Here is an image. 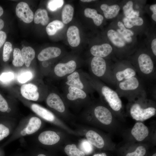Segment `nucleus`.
I'll return each instance as SVG.
<instances>
[{
    "instance_id": "obj_1",
    "label": "nucleus",
    "mask_w": 156,
    "mask_h": 156,
    "mask_svg": "<svg viewBox=\"0 0 156 156\" xmlns=\"http://www.w3.org/2000/svg\"><path fill=\"white\" fill-rule=\"evenodd\" d=\"M127 111L128 115L132 119L142 122L155 115L156 103L147 98L146 96L140 97L129 102Z\"/></svg>"
},
{
    "instance_id": "obj_2",
    "label": "nucleus",
    "mask_w": 156,
    "mask_h": 156,
    "mask_svg": "<svg viewBox=\"0 0 156 156\" xmlns=\"http://www.w3.org/2000/svg\"><path fill=\"white\" fill-rule=\"evenodd\" d=\"M148 127L141 122H136L132 127L125 129L122 133L125 142L156 144L155 125Z\"/></svg>"
},
{
    "instance_id": "obj_3",
    "label": "nucleus",
    "mask_w": 156,
    "mask_h": 156,
    "mask_svg": "<svg viewBox=\"0 0 156 156\" xmlns=\"http://www.w3.org/2000/svg\"><path fill=\"white\" fill-rule=\"evenodd\" d=\"M42 125L41 119L36 116H31L21 119L3 145L23 137L35 134L39 131Z\"/></svg>"
},
{
    "instance_id": "obj_4",
    "label": "nucleus",
    "mask_w": 156,
    "mask_h": 156,
    "mask_svg": "<svg viewBox=\"0 0 156 156\" xmlns=\"http://www.w3.org/2000/svg\"><path fill=\"white\" fill-rule=\"evenodd\" d=\"M116 86V91L119 96L126 98L129 102L146 96L142 82L137 75L117 83Z\"/></svg>"
},
{
    "instance_id": "obj_5",
    "label": "nucleus",
    "mask_w": 156,
    "mask_h": 156,
    "mask_svg": "<svg viewBox=\"0 0 156 156\" xmlns=\"http://www.w3.org/2000/svg\"><path fill=\"white\" fill-rule=\"evenodd\" d=\"M100 93L105 101V105L122 122H125L126 114L124 111L123 104L117 92L105 85L99 86Z\"/></svg>"
},
{
    "instance_id": "obj_6",
    "label": "nucleus",
    "mask_w": 156,
    "mask_h": 156,
    "mask_svg": "<svg viewBox=\"0 0 156 156\" xmlns=\"http://www.w3.org/2000/svg\"><path fill=\"white\" fill-rule=\"evenodd\" d=\"M93 74L99 78L105 77L106 81L110 84L116 85L112 73V70L107 68L105 59L102 57L94 56L90 64Z\"/></svg>"
},
{
    "instance_id": "obj_7",
    "label": "nucleus",
    "mask_w": 156,
    "mask_h": 156,
    "mask_svg": "<svg viewBox=\"0 0 156 156\" xmlns=\"http://www.w3.org/2000/svg\"><path fill=\"white\" fill-rule=\"evenodd\" d=\"M137 73L144 79H153L155 76L154 64L151 57L145 53L140 54L138 58Z\"/></svg>"
},
{
    "instance_id": "obj_8",
    "label": "nucleus",
    "mask_w": 156,
    "mask_h": 156,
    "mask_svg": "<svg viewBox=\"0 0 156 156\" xmlns=\"http://www.w3.org/2000/svg\"><path fill=\"white\" fill-rule=\"evenodd\" d=\"M86 136L87 140L97 148L101 149L107 147L112 149L115 148V144L109 135L103 136L94 130H90L87 132Z\"/></svg>"
},
{
    "instance_id": "obj_9",
    "label": "nucleus",
    "mask_w": 156,
    "mask_h": 156,
    "mask_svg": "<svg viewBox=\"0 0 156 156\" xmlns=\"http://www.w3.org/2000/svg\"><path fill=\"white\" fill-rule=\"evenodd\" d=\"M34 142L46 146H51L57 143L60 140L59 135L55 131L47 130L35 134Z\"/></svg>"
},
{
    "instance_id": "obj_10",
    "label": "nucleus",
    "mask_w": 156,
    "mask_h": 156,
    "mask_svg": "<svg viewBox=\"0 0 156 156\" xmlns=\"http://www.w3.org/2000/svg\"><path fill=\"white\" fill-rule=\"evenodd\" d=\"M17 124L16 119L0 117V142L11 135Z\"/></svg>"
},
{
    "instance_id": "obj_11",
    "label": "nucleus",
    "mask_w": 156,
    "mask_h": 156,
    "mask_svg": "<svg viewBox=\"0 0 156 156\" xmlns=\"http://www.w3.org/2000/svg\"><path fill=\"white\" fill-rule=\"evenodd\" d=\"M112 73L116 85L118 82L137 76V72L135 68L127 66L115 67Z\"/></svg>"
},
{
    "instance_id": "obj_12",
    "label": "nucleus",
    "mask_w": 156,
    "mask_h": 156,
    "mask_svg": "<svg viewBox=\"0 0 156 156\" xmlns=\"http://www.w3.org/2000/svg\"><path fill=\"white\" fill-rule=\"evenodd\" d=\"M17 16L24 22L29 23L34 19V13L28 4L25 2H21L17 5L16 9Z\"/></svg>"
},
{
    "instance_id": "obj_13",
    "label": "nucleus",
    "mask_w": 156,
    "mask_h": 156,
    "mask_svg": "<svg viewBox=\"0 0 156 156\" xmlns=\"http://www.w3.org/2000/svg\"><path fill=\"white\" fill-rule=\"evenodd\" d=\"M20 90L22 95L27 100L37 101L39 98L38 88L33 84L29 83L23 85L21 88Z\"/></svg>"
},
{
    "instance_id": "obj_14",
    "label": "nucleus",
    "mask_w": 156,
    "mask_h": 156,
    "mask_svg": "<svg viewBox=\"0 0 156 156\" xmlns=\"http://www.w3.org/2000/svg\"><path fill=\"white\" fill-rule=\"evenodd\" d=\"M76 67V62L71 60L66 63L57 64L54 68V71L57 76L62 77L74 72Z\"/></svg>"
},
{
    "instance_id": "obj_15",
    "label": "nucleus",
    "mask_w": 156,
    "mask_h": 156,
    "mask_svg": "<svg viewBox=\"0 0 156 156\" xmlns=\"http://www.w3.org/2000/svg\"><path fill=\"white\" fill-rule=\"evenodd\" d=\"M46 103L50 107L61 113L65 110L64 104L60 97L57 94L52 93L49 94L46 99Z\"/></svg>"
},
{
    "instance_id": "obj_16",
    "label": "nucleus",
    "mask_w": 156,
    "mask_h": 156,
    "mask_svg": "<svg viewBox=\"0 0 156 156\" xmlns=\"http://www.w3.org/2000/svg\"><path fill=\"white\" fill-rule=\"evenodd\" d=\"M30 107L39 118L50 122H53L55 120V116L51 112L39 105L32 103L30 105Z\"/></svg>"
},
{
    "instance_id": "obj_17",
    "label": "nucleus",
    "mask_w": 156,
    "mask_h": 156,
    "mask_svg": "<svg viewBox=\"0 0 156 156\" xmlns=\"http://www.w3.org/2000/svg\"><path fill=\"white\" fill-rule=\"evenodd\" d=\"M126 142L131 149L129 143ZM131 142L132 143L133 149L131 150V151L127 152L125 156H145L147 148L148 146L153 145L149 143Z\"/></svg>"
},
{
    "instance_id": "obj_18",
    "label": "nucleus",
    "mask_w": 156,
    "mask_h": 156,
    "mask_svg": "<svg viewBox=\"0 0 156 156\" xmlns=\"http://www.w3.org/2000/svg\"><path fill=\"white\" fill-rule=\"evenodd\" d=\"M61 53L59 48L49 47L41 51L38 56V59L40 61H44L59 56Z\"/></svg>"
},
{
    "instance_id": "obj_19",
    "label": "nucleus",
    "mask_w": 156,
    "mask_h": 156,
    "mask_svg": "<svg viewBox=\"0 0 156 156\" xmlns=\"http://www.w3.org/2000/svg\"><path fill=\"white\" fill-rule=\"evenodd\" d=\"M112 50V48L109 44L104 43L100 45L93 46L90 49V51L94 56L103 58L111 54Z\"/></svg>"
},
{
    "instance_id": "obj_20",
    "label": "nucleus",
    "mask_w": 156,
    "mask_h": 156,
    "mask_svg": "<svg viewBox=\"0 0 156 156\" xmlns=\"http://www.w3.org/2000/svg\"><path fill=\"white\" fill-rule=\"evenodd\" d=\"M68 42L72 47L78 46L80 42L79 31L78 28L75 26H71L67 32Z\"/></svg>"
},
{
    "instance_id": "obj_21",
    "label": "nucleus",
    "mask_w": 156,
    "mask_h": 156,
    "mask_svg": "<svg viewBox=\"0 0 156 156\" xmlns=\"http://www.w3.org/2000/svg\"><path fill=\"white\" fill-rule=\"evenodd\" d=\"M100 8L103 12L105 17L107 19H111L115 17L120 10L119 6L116 4L108 5L103 4L101 5Z\"/></svg>"
},
{
    "instance_id": "obj_22",
    "label": "nucleus",
    "mask_w": 156,
    "mask_h": 156,
    "mask_svg": "<svg viewBox=\"0 0 156 156\" xmlns=\"http://www.w3.org/2000/svg\"><path fill=\"white\" fill-rule=\"evenodd\" d=\"M67 98L69 100L74 101L79 99H83L87 96L86 93L82 89L69 86Z\"/></svg>"
},
{
    "instance_id": "obj_23",
    "label": "nucleus",
    "mask_w": 156,
    "mask_h": 156,
    "mask_svg": "<svg viewBox=\"0 0 156 156\" xmlns=\"http://www.w3.org/2000/svg\"><path fill=\"white\" fill-rule=\"evenodd\" d=\"M12 109L8 102L0 94V117L16 118L11 114L12 113Z\"/></svg>"
},
{
    "instance_id": "obj_24",
    "label": "nucleus",
    "mask_w": 156,
    "mask_h": 156,
    "mask_svg": "<svg viewBox=\"0 0 156 156\" xmlns=\"http://www.w3.org/2000/svg\"><path fill=\"white\" fill-rule=\"evenodd\" d=\"M66 83L69 86L76 87L83 89L84 85L81 80L80 75L77 71H74L70 74L67 77Z\"/></svg>"
},
{
    "instance_id": "obj_25",
    "label": "nucleus",
    "mask_w": 156,
    "mask_h": 156,
    "mask_svg": "<svg viewBox=\"0 0 156 156\" xmlns=\"http://www.w3.org/2000/svg\"><path fill=\"white\" fill-rule=\"evenodd\" d=\"M84 14L86 17L92 18L94 24L97 26L101 25L103 22V16L98 14L94 9L87 8L84 10Z\"/></svg>"
},
{
    "instance_id": "obj_26",
    "label": "nucleus",
    "mask_w": 156,
    "mask_h": 156,
    "mask_svg": "<svg viewBox=\"0 0 156 156\" xmlns=\"http://www.w3.org/2000/svg\"><path fill=\"white\" fill-rule=\"evenodd\" d=\"M21 53L25 66L29 67L35 57V51L31 47H24L21 50Z\"/></svg>"
},
{
    "instance_id": "obj_27",
    "label": "nucleus",
    "mask_w": 156,
    "mask_h": 156,
    "mask_svg": "<svg viewBox=\"0 0 156 156\" xmlns=\"http://www.w3.org/2000/svg\"><path fill=\"white\" fill-rule=\"evenodd\" d=\"M34 21L36 24L40 23L43 26L47 25L49 22V18L46 10L40 8L37 9L35 14Z\"/></svg>"
},
{
    "instance_id": "obj_28",
    "label": "nucleus",
    "mask_w": 156,
    "mask_h": 156,
    "mask_svg": "<svg viewBox=\"0 0 156 156\" xmlns=\"http://www.w3.org/2000/svg\"><path fill=\"white\" fill-rule=\"evenodd\" d=\"M107 36L111 42L115 46L122 47L125 45V42L119 34L114 29H111L107 32Z\"/></svg>"
},
{
    "instance_id": "obj_29",
    "label": "nucleus",
    "mask_w": 156,
    "mask_h": 156,
    "mask_svg": "<svg viewBox=\"0 0 156 156\" xmlns=\"http://www.w3.org/2000/svg\"><path fill=\"white\" fill-rule=\"evenodd\" d=\"M64 26V23L58 20H55L50 23L46 27V30L47 34L49 36L55 34L60 29Z\"/></svg>"
},
{
    "instance_id": "obj_30",
    "label": "nucleus",
    "mask_w": 156,
    "mask_h": 156,
    "mask_svg": "<svg viewBox=\"0 0 156 156\" xmlns=\"http://www.w3.org/2000/svg\"><path fill=\"white\" fill-rule=\"evenodd\" d=\"M74 8L69 4H67L63 7L62 12V22L67 24L71 21L73 18Z\"/></svg>"
},
{
    "instance_id": "obj_31",
    "label": "nucleus",
    "mask_w": 156,
    "mask_h": 156,
    "mask_svg": "<svg viewBox=\"0 0 156 156\" xmlns=\"http://www.w3.org/2000/svg\"><path fill=\"white\" fill-rule=\"evenodd\" d=\"M133 3L131 1H128L123 7V10L125 17L133 18L139 17V11L134 10L133 8Z\"/></svg>"
},
{
    "instance_id": "obj_32",
    "label": "nucleus",
    "mask_w": 156,
    "mask_h": 156,
    "mask_svg": "<svg viewBox=\"0 0 156 156\" xmlns=\"http://www.w3.org/2000/svg\"><path fill=\"white\" fill-rule=\"evenodd\" d=\"M123 21L125 26L128 28H131L135 26H141L144 23L143 19L140 17L133 18L125 17L123 18Z\"/></svg>"
},
{
    "instance_id": "obj_33",
    "label": "nucleus",
    "mask_w": 156,
    "mask_h": 156,
    "mask_svg": "<svg viewBox=\"0 0 156 156\" xmlns=\"http://www.w3.org/2000/svg\"><path fill=\"white\" fill-rule=\"evenodd\" d=\"M64 150L68 156H85V153L79 150L74 144L66 145Z\"/></svg>"
},
{
    "instance_id": "obj_34",
    "label": "nucleus",
    "mask_w": 156,
    "mask_h": 156,
    "mask_svg": "<svg viewBox=\"0 0 156 156\" xmlns=\"http://www.w3.org/2000/svg\"><path fill=\"white\" fill-rule=\"evenodd\" d=\"M13 58L12 63L14 66L20 67L23 65L24 61L22 56L21 51L19 48H16L14 49Z\"/></svg>"
},
{
    "instance_id": "obj_35",
    "label": "nucleus",
    "mask_w": 156,
    "mask_h": 156,
    "mask_svg": "<svg viewBox=\"0 0 156 156\" xmlns=\"http://www.w3.org/2000/svg\"><path fill=\"white\" fill-rule=\"evenodd\" d=\"M12 50V44L9 42H6L4 44L3 52V60L4 62H6L9 60Z\"/></svg>"
},
{
    "instance_id": "obj_36",
    "label": "nucleus",
    "mask_w": 156,
    "mask_h": 156,
    "mask_svg": "<svg viewBox=\"0 0 156 156\" xmlns=\"http://www.w3.org/2000/svg\"><path fill=\"white\" fill-rule=\"evenodd\" d=\"M64 3L63 0H50L48 2L47 7L50 10L54 11L61 8Z\"/></svg>"
},
{
    "instance_id": "obj_37",
    "label": "nucleus",
    "mask_w": 156,
    "mask_h": 156,
    "mask_svg": "<svg viewBox=\"0 0 156 156\" xmlns=\"http://www.w3.org/2000/svg\"><path fill=\"white\" fill-rule=\"evenodd\" d=\"M80 147L82 151L87 154H90L93 151L92 145L87 140L82 141L80 144Z\"/></svg>"
},
{
    "instance_id": "obj_38",
    "label": "nucleus",
    "mask_w": 156,
    "mask_h": 156,
    "mask_svg": "<svg viewBox=\"0 0 156 156\" xmlns=\"http://www.w3.org/2000/svg\"><path fill=\"white\" fill-rule=\"evenodd\" d=\"M32 76V75L31 73L29 72H25L21 74L18 76V79L20 82L24 83L30 79Z\"/></svg>"
},
{
    "instance_id": "obj_39",
    "label": "nucleus",
    "mask_w": 156,
    "mask_h": 156,
    "mask_svg": "<svg viewBox=\"0 0 156 156\" xmlns=\"http://www.w3.org/2000/svg\"><path fill=\"white\" fill-rule=\"evenodd\" d=\"M118 25L120 29L124 34L131 36L134 35V33L132 31L127 29L124 24L121 21H119L118 22Z\"/></svg>"
},
{
    "instance_id": "obj_40",
    "label": "nucleus",
    "mask_w": 156,
    "mask_h": 156,
    "mask_svg": "<svg viewBox=\"0 0 156 156\" xmlns=\"http://www.w3.org/2000/svg\"><path fill=\"white\" fill-rule=\"evenodd\" d=\"M14 77V74L11 72L4 73L0 76V80L7 81L12 79Z\"/></svg>"
},
{
    "instance_id": "obj_41",
    "label": "nucleus",
    "mask_w": 156,
    "mask_h": 156,
    "mask_svg": "<svg viewBox=\"0 0 156 156\" xmlns=\"http://www.w3.org/2000/svg\"><path fill=\"white\" fill-rule=\"evenodd\" d=\"M117 32L120 34L124 39L128 42H130L132 41V38L131 36L124 34L120 29L117 30Z\"/></svg>"
},
{
    "instance_id": "obj_42",
    "label": "nucleus",
    "mask_w": 156,
    "mask_h": 156,
    "mask_svg": "<svg viewBox=\"0 0 156 156\" xmlns=\"http://www.w3.org/2000/svg\"><path fill=\"white\" fill-rule=\"evenodd\" d=\"M7 38L5 33L2 31H0V49L5 43Z\"/></svg>"
},
{
    "instance_id": "obj_43",
    "label": "nucleus",
    "mask_w": 156,
    "mask_h": 156,
    "mask_svg": "<svg viewBox=\"0 0 156 156\" xmlns=\"http://www.w3.org/2000/svg\"><path fill=\"white\" fill-rule=\"evenodd\" d=\"M150 9L153 12L152 18L155 22L156 21V4L152 5L150 6Z\"/></svg>"
},
{
    "instance_id": "obj_44",
    "label": "nucleus",
    "mask_w": 156,
    "mask_h": 156,
    "mask_svg": "<svg viewBox=\"0 0 156 156\" xmlns=\"http://www.w3.org/2000/svg\"><path fill=\"white\" fill-rule=\"evenodd\" d=\"M151 48L153 54L156 55V39H154L152 41L151 44Z\"/></svg>"
},
{
    "instance_id": "obj_45",
    "label": "nucleus",
    "mask_w": 156,
    "mask_h": 156,
    "mask_svg": "<svg viewBox=\"0 0 156 156\" xmlns=\"http://www.w3.org/2000/svg\"><path fill=\"white\" fill-rule=\"evenodd\" d=\"M4 25V23L3 20L0 18V31L3 29Z\"/></svg>"
},
{
    "instance_id": "obj_46",
    "label": "nucleus",
    "mask_w": 156,
    "mask_h": 156,
    "mask_svg": "<svg viewBox=\"0 0 156 156\" xmlns=\"http://www.w3.org/2000/svg\"><path fill=\"white\" fill-rule=\"evenodd\" d=\"M93 156H107V155L105 153H101L96 154Z\"/></svg>"
},
{
    "instance_id": "obj_47",
    "label": "nucleus",
    "mask_w": 156,
    "mask_h": 156,
    "mask_svg": "<svg viewBox=\"0 0 156 156\" xmlns=\"http://www.w3.org/2000/svg\"><path fill=\"white\" fill-rule=\"evenodd\" d=\"M3 8L1 6H0V16L3 14Z\"/></svg>"
},
{
    "instance_id": "obj_48",
    "label": "nucleus",
    "mask_w": 156,
    "mask_h": 156,
    "mask_svg": "<svg viewBox=\"0 0 156 156\" xmlns=\"http://www.w3.org/2000/svg\"><path fill=\"white\" fill-rule=\"evenodd\" d=\"M94 0H81L80 1H82L83 2H91L92 1H94Z\"/></svg>"
},
{
    "instance_id": "obj_49",
    "label": "nucleus",
    "mask_w": 156,
    "mask_h": 156,
    "mask_svg": "<svg viewBox=\"0 0 156 156\" xmlns=\"http://www.w3.org/2000/svg\"><path fill=\"white\" fill-rule=\"evenodd\" d=\"M37 156H47L46 155L42 153H40L38 154Z\"/></svg>"
},
{
    "instance_id": "obj_50",
    "label": "nucleus",
    "mask_w": 156,
    "mask_h": 156,
    "mask_svg": "<svg viewBox=\"0 0 156 156\" xmlns=\"http://www.w3.org/2000/svg\"><path fill=\"white\" fill-rule=\"evenodd\" d=\"M152 156H156V153H155L153 154Z\"/></svg>"
},
{
    "instance_id": "obj_51",
    "label": "nucleus",
    "mask_w": 156,
    "mask_h": 156,
    "mask_svg": "<svg viewBox=\"0 0 156 156\" xmlns=\"http://www.w3.org/2000/svg\"></svg>"
}]
</instances>
